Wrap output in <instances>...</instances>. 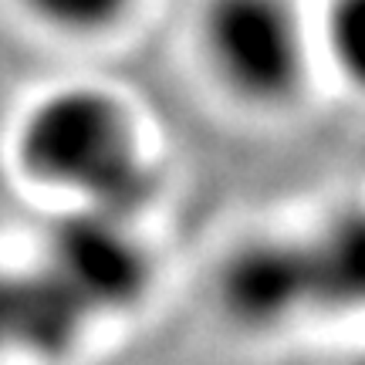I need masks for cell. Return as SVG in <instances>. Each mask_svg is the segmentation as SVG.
I'll return each instance as SVG.
<instances>
[{"label":"cell","mask_w":365,"mask_h":365,"mask_svg":"<svg viewBox=\"0 0 365 365\" xmlns=\"http://www.w3.org/2000/svg\"><path fill=\"white\" fill-rule=\"evenodd\" d=\"M7 159L31 196L54 210L145 213L159 153L143 105L108 78H58L14 112Z\"/></svg>","instance_id":"1"},{"label":"cell","mask_w":365,"mask_h":365,"mask_svg":"<svg viewBox=\"0 0 365 365\" xmlns=\"http://www.w3.org/2000/svg\"><path fill=\"white\" fill-rule=\"evenodd\" d=\"M31 24L71 44H98L129 31L145 0H14Z\"/></svg>","instance_id":"7"},{"label":"cell","mask_w":365,"mask_h":365,"mask_svg":"<svg viewBox=\"0 0 365 365\" xmlns=\"http://www.w3.org/2000/svg\"><path fill=\"white\" fill-rule=\"evenodd\" d=\"M308 237L318 281L322 312L362 314L365 312V203H345L328 210Z\"/></svg>","instance_id":"6"},{"label":"cell","mask_w":365,"mask_h":365,"mask_svg":"<svg viewBox=\"0 0 365 365\" xmlns=\"http://www.w3.org/2000/svg\"><path fill=\"white\" fill-rule=\"evenodd\" d=\"M349 365H365V349H362V352H355V355H352V362H349Z\"/></svg>","instance_id":"9"},{"label":"cell","mask_w":365,"mask_h":365,"mask_svg":"<svg viewBox=\"0 0 365 365\" xmlns=\"http://www.w3.org/2000/svg\"><path fill=\"white\" fill-rule=\"evenodd\" d=\"M314 21L325 75L365 102V0H314Z\"/></svg>","instance_id":"8"},{"label":"cell","mask_w":365,"mask_h":365,"mask_svg":"<svg viewBox=\"0 0 365 365\" xmlns=\"http://www.w3.org/2000/svg\"><path fill=\"white\" fill-rule=\"evenodd\" d=\"M210 294L217 314L247 339H271L322 314L308 237L250 230L230 240L213 264Z\"/></svg>","instance_id":"4"},{"label":"cell","mask_w":365,"mask_h":365,"mask_svg":"<svg viewBox=\"0 0 365 365\" xmlns=\"http://www.w3.org/2000/svg\"><path fill=\"white\" fill-rule=\"evenodd\" d=\"M34 250L78 291L102 325L135 314L156 294L159 254L145 213L54 210Z\"/></svg>","instance_id":"3"},{"label":"cell","mask_w":365,"mask_h":365,"mask_svg":"<svg viewBox=\"0 0 365 365\" xmlns=\"http://www.w3.org/2000/svg\"><path fill=\"white\" fill-rule=\"evenodd\" d=\"M0 318L7 355L24 365L75 362L91 335L102 328L78 291L38 250L4 271Z\"/></svg>","instance_id":"5"},{"label":"cell","mask_w":365,"mask_h":365,"mask_svg":"<svg viewBox=\"0 0 365 365\" xmlns=\"http://www.w3.org/2000/svg\"><path fill=\"white\" fill-rule=\"evenodd\" d=\"M193 51L210 88L257 118L301 108L325 78L308 0H200Z\"/></svg>","instance_id":"2"}]
</instances>
